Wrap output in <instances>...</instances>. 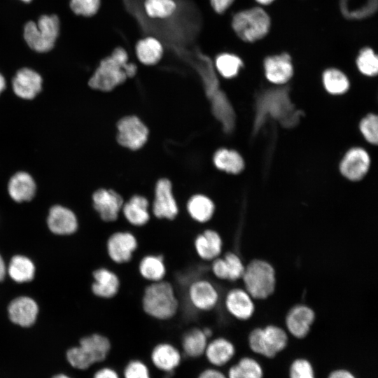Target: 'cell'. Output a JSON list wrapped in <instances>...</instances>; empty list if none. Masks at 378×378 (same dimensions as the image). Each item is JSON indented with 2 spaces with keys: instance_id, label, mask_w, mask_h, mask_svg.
<instances>
[{
  "instance_id": "4316f807",
  "label": "cell",
  "mask_w": 378,
  "mask_h": 378,
  "mask_svg": "<svg viewBox=\"0 0 378 378\" xmlns=\"http://www.w3.org/2000/svg\"><path fill=\"white\" fill-rule=\"evenodd\" d=\"M185 209L189 216L195 222L204 223L213 217L216 205L214 200L204 194H195L186 202Z\"/></svg>"
},
{
  "instance_id": "f1b7e54d",
  "label": "cell",
  "mask_w": 378,
  "mask_h": 378,
  "mask_svg": "<svg viewBox=\"0 0 378 378\" xmlns=\"http://www.w3.org/2000/svg\"><path fill=\"white\" fill-rule=\"evenodd\" d=\"M215 167L228 174L237 175L244 168V160L241 154L231 148H220L213 155Z\"/></svg>"
},
{
  "instance_id": "ac0fdd59",
  "label": "cell",
  "mask_w": 378,
  "mask_h": 378,
  "mask_svg": "<svg viewBox=\"0 0 378 378\" xmlns=\"http://www.w3.org/2000/svg\"><path fill=\"white\" fill-rule=\"evenodd\" d=\"M37 184L34 177L29 172L19 170L8 178L7 191L15 202L31 201L36 195Z\"/></svg>"
},
{
  "instance_id": "8d00e7d4",
  "label": "cell",
  "mask_w": 378,
  "mask_h": 378,
  "mask_svg": "<svg viewBox=\"0 0 378 378\" xmlns=\"http://www.w3.org/2000/svg\"><path fill=\"white\" fill-rule=\"evenodd\" d=\"M144 8L150 18H165L174 13L176 4L174 0H145Z\"/></svg>"
},
{
  "instance_id": "f35d334b",
  "label": "cell",
  "mask_w": 378,
  "mask_h": 378,
  "mask_svg": "<svg viewBox=\"0 0 378 378\" xmlns=\"http://www.w3.org/2000/svg\"><path fill=\"white\" fill-rule=\"evenodd\" d=\"M359 129L364 139L371 144H377L378 118L373 113L368 114L360 121Z\"/></svg>"
},
{
  "instance_id": "5b68a950",
  "label": "cell",
  "mask_w": 378,
  "mask_h": 378,
  "mask_svg": "<svg viewBox=\"0 0 378 378\" xmlns=\"http://www.w3.org/2000/svg\"><path fill=\"white\" fill-rule=\"evenodd\" d=\"M111 348V342L106 337L92 334L83 337L78 346L69 349L66 352V359L73 368L87 370L106 360Z\"/></svg>"
},
{
  "instance_id": "44dd1931",
  "label": "cell",
  "mask_w": 378,
  "mask_h": 378,
  "mask_svg": "<svg viewBox=\"0 0 378 378\" xmlns=\"http://www.w3.org/2000/svg\"><path fill=\"white\" fill-rule=\"evenodd\" d=\"M47 223L50 231L57 234H72L78 227L75 214L69 208L59 204L50 209Z\"/></svg>"
},
{
  "instance_id": "6da1fadb",
  "label": "cell",
  "mask_w": 378,
  "mask_h": 378,
  "mask_svg": "<svg viewBox=\"0 0 378 378\" xmlns=\"http://www.w3.org/2000/svg\"><path fill=\"white\" fill-rule=\"evenodd\" d=\"M138 66L129 62L127 51L115 48L111 54L103 58L88 78V86L94 90L107 92L122 84L127 78H133Z\"/></svg>"
},
{
  "instance_id": "ffe728a7",
  "label": "cell",
  "mask_w": 378,
  "mask_h": 378,
  "mask_svg": "<svg viewBox=\"0 0 378 378\" xmlns=\"http://www.w3.org/2000/svg\"><path fill=\"white\" fill-rule=\"evenodd\" d=\"M121 214L130 224L143 226L150 218V202L143 195H133L124 202Z\"/></svg>"
},
{
  "instance_id": "d590c367",
  "label": "cell",
  "mask_w": 378,
  "mask_h": 378,
  "mask_svg": "<svg viewBox=\"0 0 378 378\" xmlns=\"http://www.w3.org/2000/svg\"><path fill=\"white\" fill-rule=\"evenodd\" d=\"M356 66L363 75L368 77L377 76L378 73V57L371 47L362 48L356 57Z\"/></svg>"
},
{
  "instance_id": "3957f363",
  "label": "cell",
  "mask_w": 378,
  "mask_h": 378,
  "mask_svg": "<svg viewBox=\"0 0 378 378\" xmlns=\"http://www.w3.org/2000/svg\"><path fill=\"white\" fill-rule=\"evenodd\" d=\"M142 307L146 314L158 320H168L178 309V300L174 288L169 281L151 282L144 289Z\"/></svg>"
},
{
  "instance_id": "f907efd6",
  "label": "cell",
  "mask_w": 378,
  "mask_h": 378,
  "mask_svg": "<svg viewBox=\"0 0 378 378\" xmlns=\"http://www.w3.org/2000/svg\"><path fill=\"white\" fill-rule=\"evenodd\" d=\"M6 88V80L2 74L0 73V96Z\"/></svg>"
},
{
  "instance_id": "7402d4cb",
  "label": "cell",
  "mask_w": 378,
  "mask_h": 378,
  "mask_svg": "<svg viewBox=\"0 0 378 378\" xmlns=\"http://www.w3.org/2000/svg\"><path fill=\"white\" fill-rule=\"evenodd\" d=\"M8 310L12 322L22 327H29L34 323L38 308L33 299L22 296L14 299Z\"/></svg>"
},
{
  "instance_id": "ab89813d",
  "label": "cell",
  "mask_w": 378,
  "mask_h": 378,
  "mask_svg": "<svg viewBox=\"0 0 378 378\" xmlns=\"http://www.w3.org/2000/svg\"><path fill=\"white\" fill-rule=\"evenodd\" d=\"M289 378H315L312 365L305 358L295 359L290 366Z\"/></svg>"
},
{
  "instance_id": "9a60e30c",
  "label": "cell",
  "mask_w": 378,
  "mask_h": 378,
  "mask_svg": "<svg viewBox=\"0 0 378 378\" xmlns=\"http://www.w3.org/2000/svg\"><path fill=\"white\" fill-rule=\"evenodd\" d=\"M370 164L368 152L362 148L354 147L344 155L340 164V172L346 179L357 181L365 176Z\"/></svg>"
},
{
  "instance_id": "4dcf8cb0",
  "label": "cell",
  "mask_w": 378,
  "mask_h": 378,
  "mask_svg": "<svg viewBox=\"0 0 378 378\" xmlns=\"http://www.w3.org/2000/svg\"><path fill=\"white\" fill-rule=\"evenodd\" d=\"M163 47L154 37H146L139 40L135 48L136 55L144 66L157 64L163 56Z\"/></svg>"
},
{
  "instance_id": "c3c4849f",
  "label": "cell",
  "mask_w": 378,
  "mask_h": 378,
  "mask_svg": "<svg viewBox=\"0 0 378 378\" xmlns=\"http://www.w3.org/2000/svg\"><path fill=\"white\" fill-rule=\"evenodd\" d=\"M6 266L5 263L0 255V281L3 280L6 275Z\"/></svg>"
},
{
  "instance_id": "4fadbf2b",
  "label": "cell",
  "mask_w": 378,
  "mask_h": 378,
  "mask_svg": "<svg viewBox=\"0 0 378 378\" xmlns=\"http://www.w3.org/2000/svg\"><path fill=\"white\" fill-rule=\"evenodd\" d=\"M189 302L197 310L207 312L214 309L219 300L215 286L205 279L193 280L188 287Z\"/></svg>"
},
{
  "instance_id": "681fc988",
  "label": "cell",
  "mask_w": 378,
  "mask_h": 378,
  "mask_svg": "<svg viewBox=\"0 0 378 378\" xmlns=\"http://www.w3.org/2000/svg\"><path fill=\"white\" fill-rule=\"evenodd\" d=\"M276 0H254L255 4L258 6H262V7H266L270 5H271L272 3H274Z\"/></svg>"
},
{
  "instance_id": "f6af8a7d",
  "label": "cell",
  "mask_w": 378,
  "mask_h": 378,
  "mask_svg": "<svg viewBox=\"0 0 378 378\" xmlns=\"http://www.w3.org/2000/svg\"><path fill=\"white\" fill-rule=\"evenodd\" d=\"M235 0H210L211 6L216 13L222 14L225 12Z\"/></svg>"
},
{
  "instance_id": "ba28073f",
  "label": "cell",
  "mask_w": 378,
  "mask_h": 378,
  "mask_svg": "<svg viewBox=\"0 0 378 378\" xmlns=\"http://www.w3.org/2000/svg\"><path fill=\"white\" fill-rule=\"evenodd\" d=\"M287 343L286 332L282 328L272 325L254 329L248 337L251 349L267 358L276 356L285 349Z\"/></svg>"
},
{
  "instance_id": "5bb4252c",
  "label": "cell",
  "mask_w": 378,
  "mask_h": 378,
  "mask_svg": "<svg viewBox=\"0 0 378 378\" xmlns=\"http://www.w3.org/2000/svg\"><path fill=\"white\" fill-rule=\"evenodd\" d=\"M262 68L267 80L274 84L286 83L294 74L292 57L286 52L265 57Z\"/></svg>"
},
{
  "instance_id": "60d3db41",
  "label": "cell",
  "mask_w": 378,
  "mask_h": 378,
  "mask_svg": "<svg viewBox=\"0 0 378 378\" xmlns=\"http://www.w3.org/2000/svg\"><path fill=\"white\" fill-rule=\"evenodd\" d=\"M100 0H71L70 7L72 11L83 16H92L99 10Z\"/></svg>"
},
{
  "instance_id": "e0dca14e",
  "label": "cell",
  "mask_w": 378,
  "mask_h": 378,
  "mask_svg": "<svg viewBox=\"0 0 378 378\" xmlns=\"http://www.w3.org/2000/svg\"><path fill=\"white\" fill-rule=\"evenodd\" d=\"M182 360L181 351L173 344L167 342L155 345L150 354L152 365L164 373L174 372L179 367Z\"/></svg>"
},
{
  "instance_id": "83f0119b",
  "label": "cell",
  "mask_w": 378,
  "mask_h": 378,
  "mask_svg": "<svg viewBox=\"0 0 378 378\" xmlns=\"http://www.w3.org/2000/svg\"><path fill=\"white\" fill-rule=\"evenodd\" d=\"M94 279L92 285L93 293L100 298L114 297L120 288V279L117 274L107 268H99L93 272Z\"/></svg>"
},
{
  "instance_id": "7a4b0ae2",
  "label": "cell",
  "mask_w": 378,
  "mask_h": 378,
  "mask_svg": "<svg viewBox=\"0 0 378 378\" xmlns=\"http://www.w3.org/2000/svg\"><path fill=\"white\" fill-rule=\"evenodd\" d=\"M302 111L295 109L292 104L287 88L265 92L260 96L256 104L254 131L264 124L267 116L278 120L282 126H294L299 120Z\"/></svg>"
},
{
  "instance_id": "d6986e66",
  "label": "cell",
  "mask_w": 378,
  "mask_h": 378,
  "mask_svg": "<svg viewBox=\"0 0 378 378\" xmlns=\"http://www.w3.org/2000/svg\"><path fill=\"white\" fill-rule=\"evenodd\" d=\"M234 354V344L225 337H218L208 341L203 356L210 366L220 368L228 364Z\"/></svg>"
},
{
  "instance_id": "836d02e7",
  "label": "cell",
  "mask_w": 378,
  "mask_h": 378,
  "mask_svg": "<svg viewBox=\"0 0 378 378\" xmlns=\"http://www.w3.org/2000/svg\"><path fill=\"white\" fill-rule=\"evenodd\" d=\"M11 279L18 283L31 281L35 274V267L32 261L23 255L12 258L8 269Z\"/></svg>"
},
{
  "instance_id": "484cf974",
  "label": "cell",
  "mask_w": 378,
  "mask_h": 378,
  "mask_svg": "<svg viewBox=\"0 0 378 378\" xmlns=\"http://www.w3.org/2000/svg\"><path fill=\"white\" fill-rule=\"evenodd\" d=\"M194 247L197 255L206 261H212L219 257L223 247L220 234L215 230L207 229L195 239Z\"/></svg>"
},
{
  "instance_id": "b9f144b4",
  "label": "cell",
  "mask_w": 378,
  "mask_h": 378,
  "mask_svg": "<svg viewBox=\"0 0 378 378\" xmlns=\"http://www.w3.org/2000/svg\"><path fill=\"white\" fill-rule=\"evenodd\" d=\"M248 378H262L263 370L260 364L251 357L241 358L237 363Z\"/></svg>"
},
{
  "instance_id": "ee69618b",
  "label": "cell",
  "mask_w": 378,
  "mask_h": 378,
  "mask_svg": "<svg viewBox=\"0 0 378 378\" xmlns=\"http://www.w3.org/2000/svg\"><path fill=\"white\" fill-rule=\"evenodd\" d=\"M92 378H122L121 374L116 369L104 366L98 369L93 374Z\"/></svg>"
},
{
  "instance_id": "74e56055",
  "label": "cell",
  "mask_w": 378,
  "mask_h": 378,
  "mask_svg": "<svg viewBox=\"0 0 378 378\" xmlns=\"http://www.w3.org/2000/svg\"><path fill=\"white\" fill-rule=\"evenodd\" d=\"M122 378H152L150 370L144 360L138 358L129 360L125 365Z\"/></svg>"
},
{
  "instance_id": "2e32d148",
  "label": "cell",
  "mask_w": 378,
  "mask_h": 378,
  "mask_svg": "<svg viewBox=\"0 0 378 378\" xmlns=\"http://www.w3.org/2000/svg\"><path fill=\"white\" fill-rule=\"evenodd\" d=\"M137 246L138 242L135 236L126 231L113 233L106 244L109 258L118 264L129 262Z\"/></svg>"
},
{
  "instance_id": "277c9868",
  "label": "cell",
  "mask_w": 378,
  "mask_h": 378,
  "mask_svg": "<svg viewBox=\"0 0 378 378\" xmlns=\"http://www.w3.org/2000/svg\"><path fill=\"white\" fill-rule=\"evenodd\" d=\"M231 26L240 40L255 43L268 34L271 19L264 7L255 6L237 11L232 16Z\"/></svg>"
},
{
  "instance_id": "d6a6232c",
  "label": "cell",
  "mask_w": 378,
  "mask_h": 378,
  "mask_svg": "<svg viewBox=\"0 0 378 378\" xmlns=\"http://www.w3.org/2000/svg\"><path fill=\"white\" fill-rule=\"evenodd\" d=\"M322 81L326 90L333 95L344 94L350 85L346 75L335 67L328 68L323 72Z\"/></svg>"
},
{
  "instance_id": "9c48e42d",
  "label": "cell",
  "mask_w": 378,
  "mask_h": 378,
  "mask_svg": "<svg viewBox=\"0 0 378 378\" xmlns=\"http://www.w3.org/2000/svg\"><path fill=\"white\" fill-rule=\"evenodd\" d=\"M117 143L132 150L140 149L147 141L148 130L136 115H127L116 123Z\"/></svg>"
},
{
  "instance_id": "816d5d0a",
  "label": "cell",
  "mask_w": 378,
  "mask_h": 378,
  "mask_svg": "<svg viewBox=\"0 0 378 378\" xmlns=\"http://www.w3.org/2000/svg\"><path fill=\"white\" fill-rule=\"evenodd\" d=\"M52 378H71V377L64 374H58L52 377Z\"/></svg>"
},
{
  "instance_id": "d4e9b609",
  "label": "cell",
  "mask_w": 378,
  "mask_h": 378,
  "mask_svg": "<svg viewBox=\"0 0 378 378\" xmlns=\"http://www.w3.org/2000/svg\"><path fill=\"white\" fill-rule=\"evenodd\" d=\"M211 269L219 279L235 281L242 277L245 267L237 255L230 252L213 260Z\"/></svg>"
},
{
  "instance_id": "603a6c76",
  "label": "cell",
  "mask_w": 378,
  "mask_h": 378,
  "mask_svg": "<svg viewBox=\"0 0 378 378\" xmlns=\"http://www.w3.org/2000/svg\"><path fill=\"white\" fill-rule=\"evenodd\" d=\"M314 318L315 314L311 308L305 305H297L288 312L286 325L293 336L300 339L308 334Z\"/></svg>"
},
{
  "instance_id": "f5cc1de1",
  "label": "cell",
  "mask_w": 378,
  "mask_h": 378,
  "mask_svg": "<svg viewBox=\"0 0 378 378\" xmlns=\"http://www.w3.org/2000/svg\"><path fill=\"white\" fill-rule=\"evenodd\" d=\"M21 1H24V2H29V1H31V0H21Z\"/></svg>"
},
{
  "instance_id": "e575fe53",
  "label": "cell",
  "mask_w": 378,
  "mask_h": 378,
  "mask_svg": "<svg viewBox=\"0 0 378 378\" xmlns=\"http://www.w3.org/2000/svg\"><path fill=\"white\" fill-rule=\"evenodd\" d=\"M215 66L218 74L225 79L237 76L244 67V61L232 52H223L216 56Z\"/></svg>"
},
{
  "instance_id": "f546056e",
  "label": "cell",
  "mask_w": 378,
  "mask_h": 378,
  "mask_svg": "<svg viewBox=\"0 0 378 378\" xmlns=\"http://www.w3.org/2000/svg\"><path fill=\"white\" fill-rule=\"evenodd\" d=\"M209 338L204 329L193 328L186 331L181 339V352L189 358L203 356Z\"/></svg>"
},
{
  "instance_id": "30bf717a",
  "label": "cell",
  "mask_w": 378,
  "mask_h": 378,
  "mask_svg": "<svg viewBox=\"0 0 378 378\" xmlns=\"http://www.w3.org/2000/svg\"><path fill=\"white\" fill-rule=\"evenodd\" d=\"M179 212V206L173 193L172 185L167 178H160L154 188L150 202V213L157 218L173 220Z\"/></svg>"
},
{
  "instance_id": "7bdbcfd3",
  "label": "cell",
  "mask_w": 378,
  "mask_h": 378,
  "mask_svg": "<svg viewBox=\"0 0 378 378\" xmlns=\"http://www.w3.org/2000/svg\"><path fill=\"white\" fill-rule=\"evenodd\" d=\"M196 378H227L220 368L209 366L202 370Z\"/></svg>"
},
{
  "instance_id": "8992f818",
  "label": "cell",
  "mask_w": 378,
  "mask_h": 378,
  "mask_svg": "<svg viewBox=\"0 0 378 378\" xmlns=\"http://www.w3.org/2000/svg\"><path fill=\"white\" fill-rule=\"evenodd\" d=\"M59 33V20L56 15H43L37 22H28L24 28L23 36L33 50L43 53L52 49Z\"/></svg>"
},
{
  "instance_id": "cb8c5ba5",
  "label": "cell",
  "mask_w": 378,
  "mask_h": 378,
  "mask_svg": "<svg viewBox=\"0 0 378 378\" xmlns=\"http://www.w3.org/2000/svg\"><path fill=\"white\" fill-rule=\"evenodd\" d=\"M225 305L232 316L240 320L248 319L255 309L253 298L246 290L240 288H234L227 293Z\"/></svg>"
},
{
  "instance_id": "7dc6e473",
  "label": "cell",
  "mask_w": 378,
  "mask_h": 378,
  "mask_svg": "<svg viewBox=\"0 0 378 378\" xmlns=\"http://www.w3.org/2000/svg\"><path fill=\"white\" fill-rule=\"evenodd\" d=\"M328 378H356V377L347 370L338 369L331 372Z\"/></svg>"
},
{
  "instance_id": "8fae6325",
  "label": "cell",
  "mask_w": 378,
  "mask_h": 378,
  "mask_svg": "<svg viewBox=\"0 0 378 378\" xmlns=\"http://www.w3.org/2000/svg\"><path fill=\"white\" fill-rule=\"evenodd\" d=\"M43 79L36 71L22 67L18 69L11 80L13 94L23 101L36 98L43 90Z\"/></svg>"
},
{
  "instance_id": "1f68e13d",
  "label": "cell",
  "mask_w": 378,
  "mask_h": 378,
  "mask_svg": "<svg viewBox=\"0 0 378 378\" xmlns=\"http://www.w3.org/2000/svg\"><path fill=\"white\" fill-rule=\"evenodd\" d=\"M166 271L163 257L160 255H145L139 264L140 275L150 283L163 280Z\"/></svg>"
},
{
  "instance_id": "7c38bea8",
  "label": "cell",
  "mask_w": 378,
  "mask_h": 378,
  "mask_svg": "<svg viewBox=\"0 0 378 378\" xmlns=\"http://www.w3.org/2000/svg\"><path fill=\"white\" fill-rule=\"evenodd\" d=\"M92 201L93 208L106 222H113L118 218L125 202L118 192L104 188L93 191Z\"/></svg>"
},
{
  "instance_id": "52a82bcc",
  "label": "cell",
  "mask_w": 378,
  "mask_h": 378,
  "mask_svg": "<svg viewBox=\"0 0 378 378\" xmlns=\"http://www.w3.org/2000/svg\"><path fill=\"white\" fill-rule=\"evenodd\" d=\"M246 290L255 299H265L274 290L275 272L272 266L261 260H252L242 275Z\"/></svg>"
},
{
  "instance_id": "bcb514c9",
  "label": "cell",
  "mask_w": 378,
  "mask_h": 378,
  "mask_svg": "<svg viewBox=\"0 0 378 378\" xmlns=\"http://www.w3.org/2000/svg\"><path fill=\"white\" fill-rule=\"evenodd\" d=\"M226 375L227 378H248L237 364L230 366Z\"/></svg>"
}]
</instances>
